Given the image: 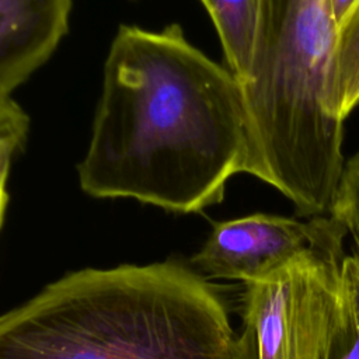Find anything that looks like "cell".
I'll return each instance as SVG.
<instances>
[{"label":"cell","mask_w":359,"mask_h":359,"mask_svg":"<svg viewBox=\"0 0 359 359\" xmlns=\"http://www.w3.org/2000/svg\"><path fill=\"white\" fill-rule=\"evenodd\" d=\"M248 118L240 81L189 43L178 24L121 25L104 65L81 189L170 212L220 203L247 174Z\"/></svg>","instance_id":"obj_1"},{"label":"cell","mask_w":359,"mask_h":359,"mask_svg":"<svg viewBox=\"0 0 359 359\" xmlns=\"http://www.w3.org/2000/svg\"><path fill=\"white\" fill-rule=\"evenodd\" d=\"M72 0H0V97L21 86L55 52Z\"/></svg>","instance_id":"obj_6"},{"label":"cell","mask_w":359,"mask_h":359,"mask_svg":"<svg viewBox=\"0 0 359 359\" xmlns=\"http://www.w3.org/2000/svg\"><path fill=\"white\" fill-rule=\"evenodd\" d=\"M220 39L227 69L243 86L251 69L258 0H201Z\"/></svg>","instance_id":"obj_7"},{"label":"cell","mask_w":359,"mask_h":359,"mask_svg":"<svg viewBox=\"0 0 359 359\" xmlns=\"http://www.w3.org/2000/svg\"><path fill=\"white\" fill-rule=\"evenodd\" d=\"M344 240L244 285L238 359H331L342 317Z\"/></svg>","instance_id":"obj_4"},{"label":"cell","mask_w":359,"mask_h":359,"mask_svg":"<svg viewBox=\"0 0 359 359\" xmlns=\"http://www.w3.org/2000/svg\"><path fill=\"white\" fill-rule=\"evenodd\" d=\"M18 150L7 149L0 151V229L4 220L7 203H8V194H7V180L11 168L13 160L17 157Z\"/></svg>","instance_id":"obj_10"},{"label":"cell","mask_w":359,"mask_h":359,"mask_svg":"<svg viewBox=\"0 0 359 359\" xmlns=\"http://www.w3.org/2000/svg\"><path fill=\"white\" fill-rule=\"evenodd\" d=\"M294 217L252 213L215 222L189 264L206 279L262 280L302 254L345 237L346 224L335 215Z\"/></svg>","instance_id":"obj_5"},{"label":"cell","mask_w":359,"mask_h":359,"mask_svg":"<svg viewBox=\"0 0 359 359\" xmlns=\"http://www.w3.org/2000/svg\"><path fill=\"white\" fill-rule=\"evenodd\" d=\"M352 248L342 259V317L331 359H359V227H348Z\"/></svg>","instance_id":"obj_9"},{"label":"cell","mask_w":359,"mask_h":359,"mask_svg":"<svg viewBox=\"0 0 359 359\" xmlns=\"http://www.w3.org/2000/svg\"><path fill=\"white\" fill-rule=\"evenodd\" d=\"M330 1H331V10L334 14V18H335L337 24L339 25V22L344 20V17L352 8V6L356 0H330Z\"/></svg>","instance_id":"obj_11"},{"label":"cell","mask_w":359,"mask_h":359,"mask_svg":"<svg viewBox=\"0 0 359 359\" xmlns=\"http://www.w3.org/2000/svg\"><path fill=\"white\" fill-rule=\"evenodd\" d=\"M0 359H238L219 287L182 259L84 268L0 314Z\"/></svg>","instance_id":"obj_2"},{"label":"cell","mask_w":359,"mask_h":359,"mask_svg":"<svg viewBox=\"0 0 359 359\" xmlns=\"http://www.w3.org/2000/svg\"><path fill=\"white\" fill-rule=\"evenodd\" d=\"M359 105V0L338 25L332 66L331 109L345 121Z\"/></svg>","instance_id":"obj_8"},{"label":"cell","mask_w":359,"mask_h":359,"mask_svg":"<svg viewBox=\"0 0 359 359\" xmlns=\"http://www.w3.org/2000/svg\"><path fill=\"white\" fill-rule=\"evenodd\" d=\"M337 34L330 0H258L241 86L247 174L278 189L302 217L332 215L346 160L344 122L331 109Z\"/></svg>","instance_id":"obj_3"}]
</instances>
